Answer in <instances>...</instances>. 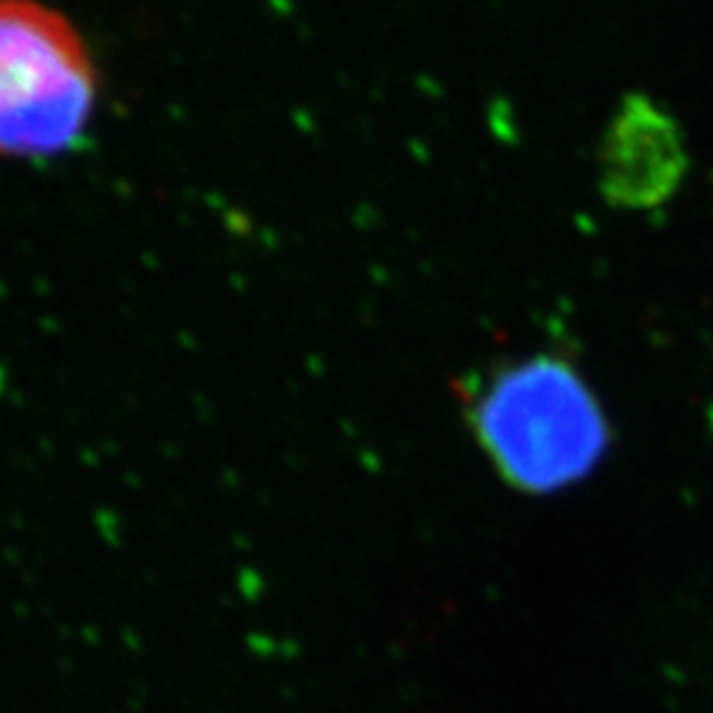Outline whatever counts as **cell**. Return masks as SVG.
Returning <instances> with one entry per match:
<instances>
[{
	"label": "cell",
	"instance_id": "obj_1",
	"mask_svg": "<svg viewBox=\"0 0 713 713\" xmlns=\"http://www.w3.org/2000/svg\"><path fill=\"white\" fill-rule=\"evenodd\" d=\"M478 442L523 489H553L598 463L608 426L579 371L553 354L497 367L473 388Z\"/></svg>",
	"mask_w": 713,
	"mask_h": 713
},
{
	"label": "cell",
	"instance_id": "obj_2",
	"mask_svg": "<svg viewBox=\"0 0 713 713\" xmlns=\"http://www.w3.org/2000/svg\"><path fill=\"white\" fill-rule=\"evenodd\" d=\"M93 106L95 69L69 19L37 0H0V154L67 151Z\"/></svg>",
	"mask_w": 713,
	"mask_h": 713
},
{
	"label": "cell",
	"instance_id": "obj_3",
	"mask_svg": "<svg viewBox=\"0 0 713 713\" xmlns=\"http://www.w3.org/2000/svg\"><path fill=\"white\" fill-rule=\"evenodd\" d=\"M684 172L677 125L645 95H626L602 135L600 191L619 210L664 204Z\"/></svg>",
	"mask_w": 713,
	"mask_h": 713
}]
</instances>
